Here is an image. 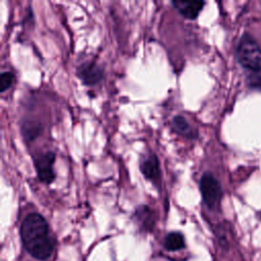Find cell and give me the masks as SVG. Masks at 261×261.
Returning <instances> with one entry per match:
<instances>
[{"label": "cell", "instance_id": "obj_1", "mask_svg": "<svg viewBox=\"0 0 261 261\" xmlns=\"http://www.w3.org/2000/svg\"><path fill=\"white\" fill-rule=\"evenodd\" d=\"M20 238L27 252L38 260L51 257L54 241L49 233L46 219L39 213H29L20 225Z\"/></svg>", "mask_w": 261, "mask_h": 261}, {"label": "cell", "instance_id": "obj_2", "mask_svg": "<svg viewBox=\"0 0 261 261\" xmlns=\"http://www.w3.org/2000/svg\"><path fill=\"white\" fill-rule=\"evenodd\" d=\"M237 58L248 73L250 87L261 89V48L253 37L244 34L237 46Z\"/></svg>", "mask_w": 261, "mask_h": 261}, {"label": "cell", "instance_id": "obj_3", "mask_svg": "<svg viewBox=\"0 0 261 261\" xmlns=\"http://www.w3.org/2000/svg\"><path fill=\"white\" fill-rule=\"evenodd\" d=\"M199 187L206 206L210 209L217 208L221 202L223 192L216 177L210 172L203 173L200 178Z\"/></svg>", "mask_w": 261, "mask_h": 261}, {"label": "cell", "instance_id": "obj_4", "mask_svg": "<svg viewBox=\"0 0 261 261\" xmlns=\"http://www.w3.org/2000/svg\"><path fill=\"white\" fill-rule=\"evenodd\" d=\"M55 159V153L52 151H47L34 157V166L37 175L43 184L49 185L55 179L56 175L53 169Z\"/></svg>", "mask_w": 261, "mask_h": 261}, {"label": "cell", "instance_id": "obj_5", "mask_svg": "<svg viewBox=\"0 0 261 261\" xmlns=\"http://www.w3.org/2000/svg\"><path fill=\"white\" fill-rule=\"evenodd\" d=\"M76 75L86 86H95L99 84L103 76V68L94 61H85L76 68Z\"/></svg>", "mask_w": 261, "mask_h": 261}, {"label": "cell", "instance_id": "obj_6", "mask_svg": "<svg viewBox=\"0 0 261 261\" xmlns=\"http://www.w3.org/2000/svg\"><path fill=\"white\" fill-rule=\"evenodd\" d=\"M140 170L144 177L154 185L158 186L161 180L160 164L156 154H150L146 156L140 162Z\"/></svg>", "mask_w": 261, "mask_h": 261}, {"label": "cell", "instance_id": "obj_7", "mask_svg": "<svg viewBox=\"0 0 261 261\" xmlns=\"http://www.w3.org/2000/svg\"><path fill=\"white\" fill-rule=\"evenodd\" d=\"M172 6L186 18L196 19L199 13L202 11L205 2L204 1H172Z\"/></svg>", "mask_w": 261, "mask_h": 261}, {"label": "cell", "instance_id": "obj_8", "mask_svg": "<svg viewBox=\"0 0 261 261\" xmlns=\"http://www.w3.org/2000/svg\"><path fill=\"white\" fill-rule=\"evenodd\" d=\"M134 218L139 224V226L144 230H152L155 225V215L154 211L146 205H142L137 208L134 214Z\"/></svg>", "mask_w": 261, "mask_h": 261}, {"label": "cell", "instance_id": "obj_9", "mask_svg": "<svg viewBox=\"0 0 261 261\" xmlns=\"http://www.w3.org/2000/svg\"><path fill=\"white\" fill-rule=\"evenodd\" d=\"M171 126H172V129L180 136L192 138V139L197 137V133H195V130L190 125L189 121L181 115H176L172 118Z\"/></svg>", "mask_w": 261, "mask_h": 261}, {"label": "cell", "instance_id": "obj_10", "mask_svg": "<svg viewBox=\"0 0 261 261\" xmlns=\"http://www.w3.org/2000/svg\"><path fill=\"white\" fill-rule=\"evenodd\" d=\"M186 246L185 238L179 231H171L167 233L163 241V247L166 251L175 252L184 249Z\"/></svg>", "mask_w": 261, "mask_h": 261}, {"label": "cell", "instance_id": "obj_11", "mask_svg": "<svg viewBox=\"0 0 261 261\" xmlns=\"http://www.w3.org/2000/svg\"><path fill=\"white\" fill-rule=\"evenodd\" d=\"M42 132L41 124L34 120H25L21 124V133L25 140L33 141L40 136Z\"/></svg>", "mask_w": 261, "mask_h": 261}, {"label": "cell", "instance_id": "obj_12", "mask_svg": "<svg viewBox=\"0 0 261 261\" xmlns=\"http://www.w3.org/2000/svg\"><path fill=\"white\" fill-rule=\"evenodd\" d=\"M14 75L11 71H3L0 75V91L1 93L6 92L13 84Z\"/></svg>", "mask_w": 261, "mask_h": 261}]
</instances>
